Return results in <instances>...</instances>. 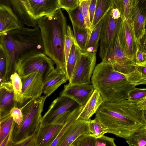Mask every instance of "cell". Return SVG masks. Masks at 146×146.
I'll list each match as a JSON object with an SVG mask.
<instances>
[{
  "label": "cell",
  "instance_id": "6da1fadb",
  "mask_svg": "<svg viewBox=\"0 0 146 146\" xmlns=\"http://www.w3.org/2000/svg\"><path fill=\"white\" fill-rule=\"evenodd\" d=\"M91 82L104 102H116L128 100L137 86L146 84L136 64H112L103 61L93 72Z\"/></svg>",
  "mask_w": 146,
  "mask_h": 146
},
{
  "label": "cell",
  "instance_id": "7a4b0ae2",
  "mask_svg": "<svg viewBox=\"0 0 146 146\" xmlns=\"http://www.w3.org/2000/svg\"><path fill=\"white\" fill-rule=\"evenodd\" d=\"M95 118L107 133L125 140L146 124L144 111L138 108L137 103L128 100L116 102L104 101L96 113Z\"/></svg>",
  "mask_w": 146,
  "mask_h": 146
},
{
  "label": "cell",
  "instance_id": "3957f363",
  "mask_svg": "<svg viewBox=\"0 0 146 146\" xmlns=\"http://www.w3.org/2000/svg\"><path fill=\"white\" fill-rule=\"evenodd\" d=\"M0 46L5 52L7 60L6 81L17 72V68L25 60L44 50L40 31L37 26L25 27L9 31L0 35Z\"/></svg>",
  "mask_w": 146,
  "mask_h": 146
},
{
  "label": "cell",
  "instance_id": "277c9868",
  "mask_svg": "<svg viewBox=\"0 0 146 146\" xmlns=\"http://www.w3.org/2000/svg\"><path fill=\"white\" fill-rule=\"evenodd\" d=\"M36 21L40 31L45 54L54 62L56 67L66 75L64 44L68 25L62 10L58 9L52 14Z\"/></svg>",
  "mask_w": 146,
  "mask_h": 146
},
{
  "label": "cell",
  "instance_id": "5b68a950",
  "mask_svg": "<svg viewBox=\"0 0 146 146\" xmlns=\"http://www.w3.org/2000/svg\"><path fill=\"white\" fill-rule=\"evenodd\" d=\"M47 98L44 96L37 99H30L23 106V119L20 125L16 124L15 125L12 146H16L40 129L42 125V113Z\"/></svg>",
  "mask_w": 146,
  "mask_h": 146
},
{
  "label": "cell",
  "instance_id": "8992f818",
  "mask_svg": "<svg viewBox=\"0 0 146 146\" xmlns=\"http://www.w3.org/2000/svg\"><path fill=\"white\" fill-rule=\"evenodd\" d=\"M110 10L103 19L101 30L99 55L102 60L113 49L122 21L121 17H114Z\"/></svg>",
  "mask_w": 146,
  "mask_h": 146
},
{
  "label": "cell",
  "instance_id": "52a82bcc",
  "mask_svg": "<svg viewBox=\"0 0 146 146\" xmlns=\"http://www.w3.org/2000/svg\"><path fill=\"white\" fill-rule=\"evenodd\" d=\"M54 62L44 53L34 54L24 60L18 66L17 72L20 76L38 72L44 79L54 69Z\"/></svg>",
  "mask_w": 146,
  "mask_h": 146
},
{
  "label": "cell",
  "instance_id": "ba28073f",
  "mask_svg": "<svg viewBox=\"0 0 146 146\" xmlns=\"http://www.w3.org/2000/svg\"><path fill=\"white\" fill-rule=\"evenodd\" d=\"M96 53L82 52L69 84L72 85L91 82L90 79L96 66Z\"/></svg>",
  "mask_w": 146,
  "mask_h": 146
},
{
  "label": "cell",
  "instance_id": "9c48e42d",
  "mask_svg": "<svg viewBox=\"0 0 146 146\" xmlns=\"http://www.w3.org/2000/svg\"><path fill=\"white\" fill-rule=\"evenodd\" d=\"M80 106L68 97L60 96L52 102L48 110L42 117L41 124L45 126L55 123L61 115L68 111H73Z\"/></svg>",
  "mask_w": 146,
  "mask_h": 146
},
{
  "label": "cell",
  "instance_id": "30bf717a",
  "mask_svg": "<svg viewBox=\"0 0 146 146\" xmlns=\"http://www.w3.org/2000/svg\"><path fill=\"white\" fill-rule=\"evenodd\" d=\"M122 21L118 35L119 42L127 57L136 62V54L140 42L136 36L132 23L126 19Z\"/></svg>",
  "mask_w": 146,
  "mask_h": 146
},
{
  "label": "cell",
  "instance_id": "8fae6325",
  "mask_svg": "<svg viewBox=\"0 0 146 146\" xmlns=\"http://www.w3.org/2000/svg\"><path fill=\"white\" fill-rule=\"evenodd\" d=\"M22 83V103L23 106L31 99L41 97L43 93L44 78L40 72H37L20 77Z\"/></svg>",
  "mask_w": 146,
  "mask_h": 146
},
{
  "label": "cell",
  "instance_id": "7c38bea8",
  "mask_svg": "<svg viewBox=\"0 0 146 146\" xmlns=\"http://www.w3.org/2000/svg\"><path fill=\"white\" fill-rule=\"evenodd\" d=\"M9 9L16 17L20 27L37 26L36 21L31 14L28 0H0V6Z\"/></svg>",
  "mask_w": 146,
  "mask_h": 146
},
{
  "label": "cell",
  "instance_id": "4fadbf2b",
  "mask_svg": "<svg viewBox=\"0 0 146 146\" xmlns=\"http://www.w3.org/2000/svg\"><path fill=\"white\" fill-rule=\"evenodd\" d=\"M95 88L91 82L64 85L60 96L72 99L80 106H83L89 99Z\"/></svg>",
  "mask_w": 146,
  "mask_h": 146
},
{
  "label": "cell",
  "instance_id": "5bb4252c",
  "mask_svg": "<svg viewBox=\"0 0 146 146\" xmlns=\"http://www.w3.org/2000/svg\"><path fill=\"white\" fill-rule=\"evenodd\" d=\"M131 18L139 41L146 31V0H133L131 4Z\"/></svg>",
  "mask_w": 146,
  "mask_h": 146
},
{
  "label": "cell",
  "instance_id": "9a60e30c",
  "mask_svg": "<svg viewBox=\"0 0 146 146\" xmlns=\"http://www.w3.org/2000/svg\"><path fill=\"white\" fill-rule=\"evenodd\" d=\"M84 134H90L88 121L78 118L67 129L57 146H70L78 137Z\"/></svg>",
  "mask_w": 146,
  "mask_h": 146
},
{
  "label": "cell",
  "instance_id": "2e32d148",
  "mask_svg": "<svg viewBox=\"0 0 146 146\" xmlns=\"http://www.w3.org/2000/svg\"><path fill=\"white\" fill-rule=\"evenodd\" d=\"M30 11L36 20L44 16L53 14L59 9L57 0H28Z\"/></svg>",
  "mask_w": 146,
  "mask_h": 146
},
{
  "label": "cell",
  "instance_id": "e0dca14e",
  "mask_svg": "<svg viewBox=\"0 0 146 146\" xmlns=\"http://www.w3.org/2000/svg\"><path fill=\"white\" fill-rule=\"evenodd\" d=\"M68 80L66 74L60 69L56 67L44 79L43 93L47 97Z\"/></svg>",
  "mask_w": 146,
  "mask_h": 146
},
{
  "label": "cell",
  "instance_id": "ac0fdd59",
  "mask_svg": "<svg viewBox=\"0 0 146 146\" xmlns=\"http://www.w3.org/2000/svg\"><path fill=\"white\" fill-rule=\"evenodd\" d=\"M15 106L17 107L11 80L1 83L0 116L9 113L10 110Z\"/></svg>",
  "mask_w": 146,
  "mask_h": 146
},
{
  "label": "cell",
  "instance_id": "d6986e66",
  "mask_svg": "<svg viewBox=\"0 0 146 146\" xmlns=\"http://www.w3.org/2000/svg\"><path fill=\"white\" fill-rule=\"evenodd\" d=\"M63 125V124L57 123L42 125L37 136V146H50Z\"/></svg>",
  "mask_w": 146,
  "mask_h": 146
},
{
  "label": "cell",
  "instance_id": "ffe728a7",
  "mask_svg": "<svg viewBox=\"0 0 146 146\" xmlns=\"http://www.w3.org/2000/svg\"><path fill=\"white\" fill-rule=\"evenodd\" d=\"M104 102L99 92L95 89L89 99L83 106L78 118L88 120L96 113Z\"/></svg>",
  "mask_w": 146,
  "mask_h": 146
},
{
  "label": "cell",
  "instance_id": "44dd1931",
  "mask_svg": "<svg viewBox=\"0 0 146 146\" xmlns=\"http://www.w3.org/2000/svg\"><path fill=\"white\" fill-rule=\"evenodd\" d=\"M102 61L112 64H136L135 62L129 58L125 54L120 43L118 35L113 49Z\"/></svg>",
  "mask_w": 146,
  "mask_h": 146
},
{
  "label": "cell",
  "instance_id": "7402d4cb",
  "mask_svg": "<svg viewBox=\"0 0 146 146\" xmlns=\"http://www.w3.org/2000/svg\"><path fill=\"white\" fill-rule=\"evenodd\" d=\"M20 27L17 19L11 10L6 7L0 6V35Z\"/></svg>",
  "mask_w": 146,
  "mask_h": 146
},
{
  "label": "cell",
  "instance_id": "603a6c76",
  "mask_svg": "<svg viewBox=\"0 0 146 146\" xmlns=\"http://www.w3.org/2000/svg\"><path fill=\"white\" fill-rule=\"evenodd\" d=\"M115 7L114 0H96L94 17L90 29L91 33L108 12Z\"/></svg>",
  "mask_w": 146,
  "mask_h": 146
},
{
  "label": "cell",
  "instance_id": "cb8c5ba5",
  "mask_svg": "<svg viewBox=\"0 0 146 146\" xmlns=\"http://www.w3.org/2000/svg\"><path fill=\"white\" fill-rule=\"evenodd\" d=\"M82 52L75 41L72 46L66 64V74L69 82L71 79L75 65Z\"/></svg>",
  "mask_w": 146,
  "mask_h": 146
},
{
  "label": "cell",
  "instance_id": "d4e9b609",
  "mask_svg": "<svg viewBox=\"0 0 146 146\" xmlns=\"http://www.w3.org/2000/svg\"><path fill=\"white\" fill-rule=\"evenodd\" d=\"M0 143L13 132L16 123L10 113L0 116Z\"/></svg>",
  "mask_w": 146,
  "mask_h": 146
},
{
  "label": "cell",
  "instance_id": "484cf974",
  "mask_svg": "<svg viewBox=\"0 0 146 146\" xmlns=\"http://www.w3.org/2000/svg\"><path fill=\"white\" fill-rule=\"evenodd\" d=\"M75 41L82 52H85L86 47L91 33L86 28H81L72 25Z\"/></svg>",
  "mask_w": 146,
  "mask_h": 146
},
{
  "label": "cell",
  "instance_id": "4316f807",
  "mask_svg": "<svg viewBox=\"0 0 146 146\" xmlns=\"http://www.w3.org/2000/svg\"><path fill=\"white\" fill-rule=\"evenodd\" d=\"M103 21V19L99 23L92 31L86 47L85 52L96 53L100 39Z\"/></svg>",
  "mask_w": 146,
  "mask_h": 146
},
{
  "label": "cell",
  "instance_id": "83f0119b",
  "mask_svg": "<svg viewBox=\"0 0 146 146\" xmlns=\"http://www.w3.org/2000/svg\"><path fill=\"white\" fill-rule=\"evenodd\" d=\"M126 140L130 146H146V124L137 129Z\"/></svg>",
  "mask_w": 146,
  "mask_h": 146
},
{
  "label": "cell",
  "instance_id": "f1b7e54d",
  "mask_svg": "<svg viewBox=\"0 0 146 146\" xmlns=\"http://www.w3.org/2000/svg\"><path fill=\"white\" fill-rule=\"evenodd\" d=\"M83 106H79L71 113L50 146H57L60 139L65 132L70 126L78 118Z\"/></svg>",
  "mask_w": 146,
  "mask_h": 146
},
{
  "label": "cell",
  "instance_id": "f546056e",
  "mask_svg": "<svg viewBox=\"0 0 146 146\" xmlns=\"http://www.w3.org/2000/svg\"><path fill=\"white\" fill-rule=\"evenodd\" d=\"M14 92V99L17 104V107L19 108L23 106L22 103V83L20 76L15 72L10 76Z\"/></svg>",
  "mask_w": 146,
  "mask_h": 146
},
{
  "label": "cell",
  "instance_id": "4dcf8cb0",
  "mask_svg": "<svg viewBox=\"0 0 146 146\" xmlns=\"http://www.w3.org/2000/svg\"><path fill=\"white\" fill-rule=\"evenodd\" d=\"M115 7L119 11L122 20L132 23L131 18V0H114Z\"/></svg>",
  "mask_w": 146,
  "mask_h": 146
},
{
  "label": "cell",
  "instance_id": "1f68e13d",
  "mask_svg": "<svg viewBox=\"0 0 146 146\" xmlns=\"http://www.w3.org/2000/svg\"><path fill=\"white\" fill-rule=\"evenodd\" d=\"M72 25L84 28H86L85 20L78 6L72 10H66Z\"/></svg>",
  "mask_w": 146,
  "mask_h": 146
},
{
  "label": "cell",
  "instance_id": "d6a6232c",
  "mask_svg": "<svg viewBox=\"0 0 146 146\" xmlns=\"http://www.w3.org/2000/svg\"><path fill=\"white\" fill-rule=\"evenodd\" d=\"M89 129L90 134L95 137L99 138L106 133V129L96 118L88 120Z\"/></svg>",
  "mask_w": 146,
  "mask_h": 146
},
{
  "label": "cell",
  "instance_id": "836d02e7",
  "mask_svg": "<svg viewBox=\"0 0 146 146\" xmlns=\"http://www.w3.org/2000/svg\"><path fill=\"white\" fill-rule=\"evenodd\" d=\"M96 138L90 134H83L75 140L70 146H95Z\"/></svg>",
  "mask_w": 146,
  "mask_h": 146
},
{
  "label": "cell",
  "instance_id": "e575fe53",
  "mask_svg": "<svg viewBox=\"0 0 146 146\" xmlns=\"http://www.w3.org/2000/svg\"><path fill=\"white\" fill-rule=\"evenodd\" d=\"M75 41L74 33L70 26H67L64 44V55L66 64L72 46Z\"/></svg>",
  "mask_w": 146,
  "mask_h": 146
},
{
  "label": "cell",
  "instance_id": "d590c367",
  "mask_svg": "<svg viewBox=\"0 0 146 146\" xmlns=\"http://www.w3.org/2000/svg\"><path fill=\"white\" fill-rule=\"evenodd\" d=\"M90 1V0H81L79 6L84 18L86 27L90 31L91 26L89 9Z\"/></svg>",
  "mask_w": 146,
  "mask_h": 146
},
{
  "label": "cell",
  "instance_id": "8d00e7d4",
  "mask_svg": "<svg viewBox=\"0 0 146 146\" xmlns=\"http://www.w3.org/2000/svg\"><path fill=\"white\" fill-rule=\"evenodd\" d=\"M146 96V88H135L129 92L128 100L137 103Z\"/></svg>",
  "mask_w": 146,
  "mask_h": 146
},
{
  "label": "cell",
  "instance_id": "74e56055",
  "mask_svg": "<svg viewBox=\"0 0 146 146\" xmlns=\"http://www.w3.org/2000/svg\"><path fill=\"white\" fill-rule=\"evenodd\" d=\"M7 68V60L6 54L3 48L0 46V83L5 82Z\"/></svg>",
  "mask_w": 146,
  "mask_h": 146
},
{
  "label": "cell",
  "instance_id": "f35d334b",
  "mask_svg": "<svg viewBox=\"0 0 146 146\" xmlns=\"http://www.w3.org/2000/svg\"><path fill=\"white\" fill-rule=\"evenodd\" d=\"M81 0H57L59 9L72 10L78 7Z\"/></svg>",
  "mask_w": 146,
  "mask_h": 146
},
{
  "label": "cell",
  "instance_id": "ab89813d",
  "mask_svg": "<svg viewBox=\"0 0 146 146\" xmlns=\"http://www.w3.org/2000/svg\"><path fill=\"white\" fill-rule=\"evenodd\" d=\"M23 106L20 108L14 106L10 110L9 113L12 116L16 124L20 125L23 119V114L22 110Z\"/></svg>",
  "mask_w": 146,
  "mask_h": 146
},
{
  "label": "cell",
  "instance_id": "60d3db41",
  "mask_svg": "<svg viewBox=\"0 0 146 146\" xmlns=\"http://www.w3.org/2000/svg\"><path fill=\"white\" fill-rule=\"evenodd\" d=\"M114 138L104 135L96 138L95 146H116Z\"/></svg>",
  "mask_w": 146,
  "mask_h": 146
},
{
  "label": "cell",
  "instance_id": "b9f144b4",
  "mask_svg": "<svg viewBox=\"0 0 146 146\" xmlns=\"http://www.w3.org/2000/svg\"><path fill=\"white\" fill-rule=\"evenodd\" d=\"M146 62V53L143 52L139 49L137 50L136 56V64H140Z\"/></svg>",
  "mask_w": 146,
  "mask_h": 146
},
{
  "label": "cell",
  "instance_id": "7bdbcfd3",
  "mask_svg": "<svg viewBox=\"0 0 146 146\" xmlns=\"http://www.w3.org/2000/svg\"><path fill=\"white\" fill-rule=\"evenodd\" d=\"M96 3V0H90L89 9L90 21L91 25L94 17Z\"/></svg>",
  "mask_w": 146,
  "mask_h": 146
},
{
  "label": "cell",
  "instance_id": "ee69618b",
  "mask_svg": "<svg viewBox=\"0 0 146 146\" xmlns=\"http://www.w3.org/2000/svg\"><path fill=\"white\" fill-rule=\"evenodd\" d=\"M140 72L142 78L146 80V62L140 64H136Z\"/></svg>",
  "mask_w": 146,
  "mask_h": 146
},
{
  "label": "cell",
  "instance_id": "f6af8a7d",
  "mask_svg": "<svg viewBox=\"0 0 146 146\" xmlns=\"http://www.w3.org/2000/svg\"><path fill=\"white\" fill-rule=\"evenodd\" d=\"M140 44L139 50L145 53H146V32L140 41Z\"/></svg>",
  "mask_w": 146,
  "mask_h": 146
},
{
  "label": "cell",
  "instance_id": "bcb514c9",
  "mask_svg": "<svg viewBox=\"0 0 146 146\" xmlns=\"http://www.w3.org/2000/svg\"><path fill=\"white\" fill-rule=\"evenodd\" d=\"M137 103L140 109L144 111L146 110V96Z\"/></svg>",
  "mask_w": 146,
  "mask_h": 146
},
{
  "label": "cell",
  "instance_id": "7dc6e473",
  "mask_svg": "<svg viewBox=\"0 0 146 146\" xmlns=\"http://www.w3.org/2000/svg\"><path fill=\"white\" fill-rule=\"evenodd\" d=\"M133 0H131V3H132V1H133Z\"/></svg>",
  "mask_w": 146,
  "mask_h": 146
},
{
  "label": "cell",
  "instance_id": "c3c4849f",
  "mask_svg": "<svg viewBox=\"0 0 146 146\" xmlns=\"http://www.w3.org/2000/svg\"></svg>",
  "mask_w": 146,
  "mask_h": 146
}]
</instances>
